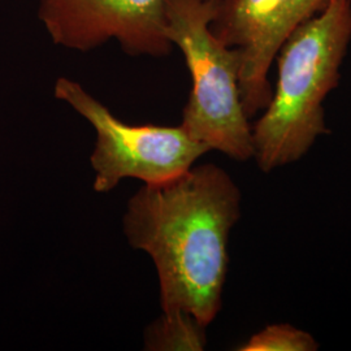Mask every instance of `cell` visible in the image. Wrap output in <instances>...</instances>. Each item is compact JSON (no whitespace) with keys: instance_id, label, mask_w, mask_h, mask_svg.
<instances>
[{"instance_id":"obj_1","label":"cell","mask_w":351,"mask_h":351,"mask_svg":"<svg viewBox=\"0 0 351 351\" xmlns=\"http://www.w3.org/2000/svg\"><path fill=\"white\" fill-rule=\"evenodd\" d=\"M239 215V188L215 164L145 184L129 199L126 239L154 261L163 313L184 311L210 326L221 307L228 239Z\"/></svg>"},{"instance_id":"obj_2","label":"cell","mask_w":351,"mask_h":351,"mask_svg":"<svg viewBox=\"0 0 351 351\" xmlns=\"http://www.w3.org/2000/svg\"><path fill=\"white\" fill-rule=\"evenodd\" d=\"M351 43V0H328L282 45L276 90L252 128L254 158L264 172L293 163L326 130L323 103L339 85Z\"/></svg>"},{"instance_id":"obj_3","label":"cell","mask_w":351,"mask_h":351,"mask_svg":"<svg viewBox=\"0 0 351 351\" xmlns=\"http://www.w3.org/2000/svg\"><path fill=\"white\" fill-rule=\"evenodd\" d=\"M219 0H165L167 37L182 52L191 91L181 128L234 160L254 158L252 128L239 93L241 56L213 36Z\"/></svg>"},{"instance_id":"obj_4","label":"cell","mask_w":351,"mask_h":351,"mask_svg":"<svg viewBox=\"0 0 351 351\" xmlns=\"http://www.w3.org/2000/svg\"><path fill=\"white\" fill-rule=\"evenodd\" d=\"M55 97L68 103L97 132L90 158L94 190L107 193L124 178L145 184L165 182L184 175L210 149L189 137L181 126L129 125L119 120L78 82L59 78Z\"/></svg>"},{"instance_id":"obj_5","label":"cell","mask_w":351,"mask_h":351,"mask_svg":"<svg viewBox=\"0 0 351 351\" xmlns=\"http://www.w3.org/2000/svg\"><path fill=\"white\" fill-rule=\"evenodd\" d=\"M328 0H219L210 29L241 56L239 93L250 119L272 98L268 72L282 45Z\"/></svg>"},{"instance_id":"obj_6","label":"cell","mask_w":351,"mask_h":351,"mask_svg":"<svg viewBox=\"0 0 351 351\" xmlns=\"http://www.w3.org/2000/svg\"><path fill=\"white\" fill-rule=\"evenodd\" d=\"M38 17L55 45L90 51L116 40L128 55L162 58L167 37L165 0H39Z\"/></svg>"},{"instance_id":"obj_7","label":"cell","mask_w":351,"mask_h":351,"mask_svg":"<svg viewBox=\"0 0 351 351\" xmlns=\"http://www.w3.org/2000/svg\"><path fill=\"white\" fill-rule=\"evenodd\" d=\"M206 326L184 311H169L151 324L145 343L147 350H203Z\"/></svg>"},{"instance_id":"obj_8","label":"cell","mask_w":351,"mask_h":351,"mask_svg":"<svg viewBox=\"0 0 351 351\" xmlns=\"http://www.w3.org/2000/svg\"><path fill=\"white\" fill-rule=\"evenodd\" d=\"M317 343L311 335L288 324L269 326L254 335L241 351H313Z\"/></svg>"}]
</instances>
